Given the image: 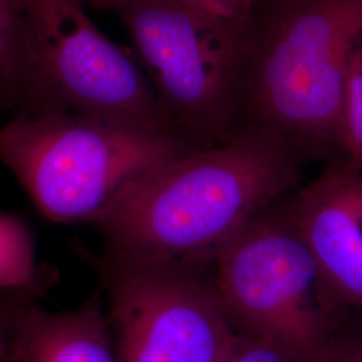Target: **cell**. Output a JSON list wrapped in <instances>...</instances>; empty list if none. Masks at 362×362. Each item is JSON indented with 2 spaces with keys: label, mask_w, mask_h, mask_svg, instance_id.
I'll use <instances>...</instances> for the list:
<instances>
[{
  "label": "cell",
  "mask_w": 362,
  "mask_h": 362,
  "mask_svg": "<svg viewBox=\"0 0 362 362\" xmlns=\"http://www.w3.org/2000/svg\"><path fill=\"white\" fill-rule=\"evenodd\" d=\"M285 212L342 308L362 311V169L327 164Z\"/></svg>",
  "instance_id": "8"
},
{
  "label": "cell",
  "mask_w": 362,
  "mask_h": 362,
  "mask_svg": "<svg viewBox=\"0 0 362 362\" xmlns=\"http://www.w3.org/2000/svg\"><path fill=\"white\" fill-rule=\"evenodd\" d=\"M324 362H362V337L336 338Z\"/></svg>",
  "instance_id": "15"
},
{
  "label": "cell",
  "mask_w": 362,
  "mask_h": 362,
  "mask_svg": "<svg viewBox=\"0 0 362 362\" xmlns=\"http://www.w3.org/2000/svg\"><path fill=\"white\" fill-rule=\"evenodd\" d=\"M266 1H272V0H257V4H259V3H266Z\"/></svg>",
  "instance_id": "19"
},
{
  "label": "cell",
  "mask_w": 362,
  "mask_h": 362,
  "mask_svg": "<svg viewBox=\"0 0 362 362\" xmlns=\"http://www.w3.org/2000/svg\"><path fill=\"white\" fill-rule=\"evenodd\" d=\"M214 284L238 333L324 362L344 310L287 214L266 211L223 247Z\"/></svg>",
  "instance_id": "5"
},
{
  "label": "cell",
  "mask_w": 362,
  "mask_h": 362,
  "mask_svg": "<svg viewBox=\"0 0 362 362\" xmlns=\"http://www.w3.org/2000/svg\"><path fill=\"white\" fill-rule=\"evenodd\" d=\"M344 163L362 169V45L350 59L344 101Z\"/></svg>",
  "instance_id": "12"
},
{
  "label": "cell",
  "mask_w": 362,
  "mask_h": 362,
  "mask_svg": "<svg viewBox=\"0 0 362 362\" xmlns=\"http://www.w3.org/2000/svg\"><path fill=\"white\" fill-rule=\"evenodd\" d=\"M38 282L33 235L26 223L0 214V288L31 291Z\"/></svg>",
  "instance_id": "11"
},
{
  "label": "cell",
  "mask_w": 362,
  "mask_h": 362,
  "mask_svg": "<svg viewBox=\"0 0 362 362\" xmlns=\"http://www.w3.org/2000/svg\"><path fill=\"white\" fill-rule=\"evenodd\" d=\"M116 362H221L238 332L204 266L95 260Z\"/></svg>",
  "instance_id": "7"
},
{
  "label": "cell",
  "mask_w": 362,
  "mask_h": 362,
  "mask_svg": "<svg viewBox=\"0 0 362 362\" xmlns=\"http://www.w3.org/2000/svg\"><path fill=\"white\" fill-rule=\"evenodd\" d=\"M208 13L233 25L248 28L257 8V0H192Z\"/></svg>",
  "instance_id": "14"
},
{
  "label": "cell",
  "mask_w": 362,
  "mask_h": 362,
  "mask_svg": "<svg viewBox=\"0 0 362 362\" xmlns=\"http://www.w3.org/2000/svg\"><path fill=\"white\" fill-rule=\"evenodd\" d=\"M361 45L362 0L257 4L238 130L272 133L308 161L342 163L345 82Z\"/></svg>",
  "instance_id": "2"
},
{
  "label": "cell",
  "mask_w": 362,
  "mask_h": 362,
  "mask_svg": "<svg viewBox=\"0 0 362 362\" xmlns=\"http://www.w3.org/2000/svg\"><path fill=\"white\" fill-rule=\"evenodd\" d=\"M30 89L25 0H0V112H26Z\"/></svg>",
  "instance_id": "10"
},
{
  "label": "cell",
  "mask_w": 362,
  "mask_h": 362,
  "mask_svg": "<svg viewBox=\"0 0 362 362\" xmlns=\"http://www.w3.org/2000/svg\"><path fill=\"white\" fill-rule=\"evenodd\" d=\"M85 8L78 0H25L23 115L67 112L173 129L139 59L103 34Z\"/></svg>",
  "instance_id": "6"
},
{
  "label": "cell",
  "mask_w": 362,
  "mask_h": 362,
  "mask_svg": "<svg viewBox=\"0 0 362 362\" xmlns=\"http://www.w3.org/2000/svg\"><path fill=\"white\" fill-rule=\"evenodd\" d=\"M10 362H116L107 313L98 294L73 310L18 300Z\"/></svg>",
  "instance_id": "9"
},
{
  "label": "cell",
  "mask_w": 362,
  "mask_h": 362,
  "mask_svg": "<svg viewBox=\"0 0 362 362\" xmlns=\"http://www.w3.org/2000/svg\"><path fill=\"white\" fill-rule=\"evenodd\" d=\"M0 362H10V354H8V357H6V358H1Z\"/></svg>",
  "instance_id": "18"
},
{
  "label": "cell",
  "mask_w": 362,
  "mask_h": 362,
  "mask_svg": "<svg viewBox=\"0 0 362 362\" xmlns=\"http://www.w3.org/2000/svg\"><path fill=\"white\" fill-rule=\"evenodd\" d=\"M18 300L0 298V360L8 357L13 336V314Z\"/></svg>",
  "instance_id": "16"
},
{
  "label": "cell",
  "mask_w": 362,
  "mask_h": 362,
  "mask_svg": "<svg viewBox=\"0 0 362 362\" xmlns=\"http://www.w3.org/2000/svg\"><path fill=\"white\" fill-rule=\"evenodd\" d=\"M192 151L167 127L67 112L0 127L1 163L55 223H90L129 182Z\"/></svg>",
  "instance_id": "3"
},
{
  "label": "cell",
  "mask_w": 362,
  "mask_h": 362,
  "mask_svg": "<svg viewBox=\"0 0 362 362\" xmlns=\"http://www.w3.org/2000/svg\"><path fill=\"white\" fill-rule=\"evenodd\" d=\"M306 163L272 133L245 128L144 173L90 224L107 258L206 266L297 187Z\"/></svg>",
  "instance_id": "1"
},
{
  "label": "cell",
  "mask_w": 362,
  "mask_h": 362,
  "mask_svg": "<svg viewBox=\"0 0 362 362\" xmlns=\"http://www.w3.org/2000/svg\"><path fill=\"white\" fill-rule=\"evenodd\" d=\"M85 7H91L98 11H112L116 13L118 8L127 4L130 0H78Z\"/></svg>",
  "instance_id": "17"
},
{
  "label": "cell",
  "mask_w": 362,
  "mask_h": 362,
  "mask_svg": "<svg viewBox=\"0 0 362 362\" xmlns=\"http://www.w3.org/2000/svg\"><path fill=\"white\" fill-rule=\"evenodd\" d=\"M116 13L170 127L194 149L231 139L242 112L248 28L192 0H130Z\"/></svg>",
  "instance_id": "4"
},
{
  "label": "cell",
  "mask_w": 362,
  "mask_h": 362,
  "mask_svg": "<svg viewBox=\"0 0 362 362\" xmlns=\"http://www.w3.org/2000/svg\"><path fill=\"white\" fill-rule=\"evenodd\" d=\"M221 362H305L291 351L272 342L238 333Z\"/></svg>",
  "instance_id": "13"
}]
</instances>
